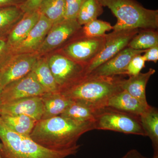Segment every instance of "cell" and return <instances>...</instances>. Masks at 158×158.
Wrapping results in <instances>:
<instances>
[{"label":"cell","mask_w":158,"mask_h":158,"mask_svg":"<svg viewBox=\"0 0 158 158\" xmlns=\"http://www.w3.org/2000/svg\"><path fill=\"white\" fill-rule=\"evenodd\" d=\"M39 56L36 52L12 55L0 67V87L3 89L31 72Z\"/></svg>","instance_id":"30bf717a"},{"label":"cell","mask_w":158,"mask_h":158,"mask_svg":"<svg viewBox=\"0 0 158 158\" xmlns=\"http://www.w3.org/2000/svg\"><path fill=\"white\" fill-rule=\"evenodd\" d=\"M117 19L114 31L158 28V10L146 9L136 0H99Z\"/></svg>","instance_id":"277c9868"},{"label":"cell","mask_w":158,"mask_h":158,"mask_svg":"<svg viewBox=\"0 0 158 158\" xmlns=\"http://www.w3.org/2000/svg\"><path fill=\"white\" fill-rule=\"evenodd\" d=\"M144 158H145V157H144ZM151 158H158V155H154L153 157Z\"/></svg>","instance_id":"8d00e7d4"},{"label":"cell","mask_w":158,"mask_h":158,"mask_svg":"<svg viewBox=\"0 0 158 158\" xmlns=\"http://www.w3.org/2000/svg\"><path fill=\"white\" fill-rule=\"evenodd\" d=\"M93 130V124L82 123L58 116L37 121L30 137L47 149L62 151L77 146L80 137Z\"/></svg>","instance_id":"6da1fadb"},{"label":"cell","mask_w":158,"mask_h":158,"mask_svg":"<svg viewBox=\"0 0 158 158\" xmlns=\"http://www.w3.org/2000/svg\"><path fill=\"white\" fill-rule=\"evenodd\" d=\"M2 89L0 87V115H1V112H2V99H1V94H2Z\"/></svg>","instance_id":"e575fe53"},{"label":"cell","mask_w":158,"mask_h":158,"mask_svg":"<svg viewBox=\"0 0 158 158\" xmlns=\"http://www.w3.org/2000/svg\"><path fill=\"white\" fill-rule=\"evenodd\" d=\"M139 30L134 29L113 31L112 33L106 34V41L103 48L98 56L87 66V74H89L99 65L127 47L130 41L138 34Z\"/></svg>","instance_id":"ba28073f"},{"label":"cell","mask_w":158,"mask_h":158,"mask_svg":"<svg viewBox=\"0 0 158 158\" xmlns=\"http://www.w3.org/2000/svg\"><path fill=\"white\" fill-rule=\"evenodd\" d=\"M26 0H0V8L9 6H20Z\"/></svg>","instance_id":"d6a6232c"},{"label":"cell","mask_w":158,"mask_h":158,"mask_svg":"<svg viewBox=\"0 0 158 158\" xmlns=\"http://www.w3.org/2000/svg\"><path fill=\"white\" fill-rule=\"evenodd\" d=\"M11 48L7 43V37H0V67L12 56Z\"/></svg>","instance_id":"f546056e"},{"label":"cell","mask_w":158,"mask_h":158,"mask_svg":"<svg viewBox=\"0 0 158 158\" xmlns=\"http://www.w3.org/2000/svg\"><path fill=\"white\" fill-rule=\"evenodd\" d=\"M2 143H0V158H2V155H1V150L2 149Z\"/></svg>","instance_id":"d590c367"},{"label":"cell","mask_w":158,"mask_h":158,"mask_svg":"<svg viewBox=\"0 0 158 158\" xmlns=\"http://www.w3.org/2000/svg\"><path fill=\"white\" fill-rule=\"evenodd\" d=\"M146 136L139 116L106 107L95 112L94 130Z\"/></svg>","instance_id":"5b68a950"},{"label":"cell","mask_w":158,"mask_h":158,"mask_svg":"<svg viewBox=\"0 0 158 158\" xmlns=\"http://www.w3.org/2000/svg\"><path fill=\"white\" fill-rule=\"evenodd\" d=\"M43 0H26L20 6L24 13L38 10L40 4Z\"/></svg>","instance_id":"4dcf8cb0"},{"label":"cell","mask_w":158,"mask_h":158,"mask_svg":"<svg viewBox=\"0 0 158 158\" xmlns=\"http://www.w3.org/2000/svg\"><path fill=\"white\" fill-rule=\"evenodd\" d=\"M144 156L137 150L132 149L128 152L122 158H144Z\"/></svg>","instance_id":"836d02e7"},{"label":"cell","mask_w":158,"mask_h":158,"mask_svg":"<svg viewBox=\"0 0 158 158\" xmlns=\"http://www.w3.org/2000/svg\"><path fill=\"white\" fill-rule=\"evenodd\" d=\"M0 118L6 126L19 135H30L37 120L26 115L2 114Z\"/></svg>","instance_id":"44dd1931"},{"label":"cell","mask_w":158,"mask_h":158,"mask_svg":"<svg viewBox=\"0 0 158 158\" xmlns=\"http://www.w3.org/2000/svg\"><path fill=\"white\" fill-rule=\"evenodd\" d=\"M48 62L59 93L68 90L87 75L85 65L63 54L52 55Z\"/></svg>","instance_id":"8992f818"},{"label":"cell","mask_w":158,"mask_h":158,"mask_svg":"<svg viewBox=\"0 0 158 158\" xmlns=\"http://www.w3.org/2000/svg\"><path fill=\"white\" fill-rule=\"evenodd\" d=\"M43 113V105L41 96H36L3 105L1 115H26L39 121L42 118Z\"/></svg>","instance_id":"5bb4252c"},{"label":"cell","mask_w":158,"mask_h":158,"mask_svg":"<svg viewBox=\"0 0 158 158\" xmlns=\"http://www.w3.org/2000/svg\"><path fill=\"white\" fill-rule=\"evenodd\" d=\"M95 112L82 103L73 101L60 116L78 122L94 125Z\"/></svg>","instance_id":"603a6c76"},{"label":"cell","mask_w":158,"mask_h":158,"mask_svg":"<svg viewBox=\"0 0 158 158\" xmlns=\"http://www.w3.org/2000/svg\"><path fill=\"white\" fill-rule=\"evenodd\" d=\"M103 12V6L99 0H85L79 11L77 20L80 25L84 26L97 19Z\"/></svg>","instance_id":"484cf974"},{"label":"cell","mask_w":158,"mask_h":158,"mask_svg":"<svg viewBox=\"0 0 158 158\" xmlns=\"http://www.w3.org/2000/svg\"><path fill=\"white\" fill-rule=\"evenodd\" d=\"M124 75L97 76L88 74L62 94L74 102L82 103L96 111L106 107L109 100L123 90Z\"/></svg>","instance_id":"7a4b0ae2"},{"label":"cell","mask_w":158,"mask_h":158,"mask_svg":"<svg viewBox=\"0 0 158 158\" xmlns=\"http://www.w3.org/2000/svg\"><path fill=\"white\" fill-rule=\"evenodd\" d=\"M77 20H65L52 26L36 52L42 54L65 44L81 31Z\"/></svg>","instance_id":"8fae6325"},{"label":"cell","mask_w":158,"mask_h":158,"mask_svg":"<svg viewBox=\"0 0 158 158\" xmlns=\"http://www.w3.org/2000/svg\"><path fill=\"white\" fill-rule=\"evenodd\" d=\"M145 51L138 50L127 47L89 74L103 77L126 75L127 68L131 59L136 55L143 53Z\"/></svg>","instance_id":"7c38bea8"},{"label":"cell","mask_w":158,"mask_h":158,"mask_svg":"<svg viewBox=\"0 0 158 158\" xmlns=\"http://www.w3.org/2000/svg\"><path fill=\"white\" fill-rule=\"evenodd\" d=\"M143 57L145 61H151L156 63L158 60V46L146 50L144 52Z\"/></svg>","instance_id":"1f68e13d"},{"label":"cell","mask_w":158,"mask_h":158,"mask_svg":"<svg viewBox=\"0 0 158 158\" xmlns=\"http://www.w3.org/2000/svg\"><path fill=\"white\" fill-rule=\"evenodd\" d=\"M157 46V31L152 29H141L130 41L127 47L138 50H146Z\"/></svg>","instance_id":"d4e9b609"},{"label":"cell","mask_w":158,"mask_h":158,"mask_svg":"<svg viewBox=\"0 0 158 158\" xmlns=\"http://www.w3.org/2000/svg\"><path fill=\"white\" fill-rule=\"evenodd\" d=\"M113 30L110 23L101 20L94 19L82 27V35L88 37H101L106 36V32Z\"/></svg>","instance_id":"4316f807"},{"label":"cell","mask_w":158,"mask_h":158,"mask_svg":"<svg viewBox=\"0 0 158 158\" xmlns=\"http://www.w3.org/2000/svg\"><path fill=\"white\" fill-rule=\"evenodd\" d=\"M38 10L53 25L64 19L65 0H43Z\"/></svg>","instance_id":"cb8c5ba5"},{"label":"cell","mask_w":158,"mask_h":158,"mask_svg":"<svg viewBox=\"0 0 158 158\" xmlns=\"http://www.w3.org/2000/svg\"><path fill=\"white\" fill-rule=\"evenodd\" d=\"M145 59L141 54L135 56L127 65L126 74L129 77L137 75L145 67Z\"/></svg>","instance_id":"f1b7e54d"},{"label":"cell","mask_w":158,"mask_h":158,"mask_svg":"<svg viewBox=\"0 0 158 158\" xmlns=\"http://www.w3.org/2000/svg\"><path fill=\"white\" fill-rule=\"evenodd\" d=\"M150 106L145 105L124 90L114 94L108 101L106 107L140 116Z\"/></svg>","instance_id":"9a60e30c"},{"label":"cell","mask_w":158,"mask_h":158,"mask_svg":"<svg viewBox=\"0 0 158 158\" xmlns=\"http://www.w3.org/2000/svg\"><path fill=\"white\" fill-rule=\"evenodd\" d=\"M105 36L88 37L81 33L79 39L69 43L63 48L62 54L87 68L102 49L106 41Z\"/></svg>","instance_id":"52a82bcc"},{"label":"cell","mask_w":158,"mask_h":158,"mask_svg":"<svg viewBox=\"0 0 158 158\" xmlns=\"http://www.w3.org/2000/svg\"><path fill=\"white\" fill-rule=\"evenodd\" d=\"M52 26L47 18L40 14L39 20L27 37L19 44L11 48L12 55L37 52Z\"/></svg>","instance_id":"4fadbf2b"},{"label":"cell","mask_w":158,"mask_h":158,"mask_svg":"<svg viewBox=\"0 0 158 158\" xmlns=\"http://www.w3.org/2000/svg\"><path fill=\"white\" fill-rule=\"evenodd\" d=\"M141 125L152 142L154 155H158V111L150 106L140 116Z\"/></svg>","instance_id":"d6986e66"},{"label":"cell","mask_w":158,"mask_h":158,"mask_svg":"<svg viewBox=\"0 0 158 158\" xmlns=\"http://www.w3.org/2000/svg\"><path fill=\"white\" fill-rule=\"evenodd\" d=\"M38 10L24 14L7 36V43L10 48L16 46L27 37L39 20Z\"/></svg>","instance_id":"2e32d148"},{"label":"cell","mask_w":158,"mask_h":158,"mask_svg":"<svg viewBox=\"0 0 158 158\" xmlns=\"http://www.w3.org/2000/svg\"><path fill=\"white\" fill-rule=\"evenodd\" d=\"M32 71L46 93L59 92L58 86L49 66L48 60L39 58L33 66Z\"/></svg>","instance_id":"ffe728a7"},{"label":"cell","mask_w":158,"mask_h":158,"mask_svg":"<svg viewBox=\"0 0 158 158\" xmlns=\"http://www.w3.org/2000/svg\"><path fill=\"white\" fill-rule=\"evenodd\" d=\"M155 69H149L145 73H141L125 79L122 84L123 90L139 100L142 103L148 105L146 96V87L150 78L155 73Z\"/></svg>","instance_id":"e0dca14e"},{"label":"cell","mask_w":158,"mask_h":158,"mask_svg":"<svg viewBox=\"0 0 158 158\" xmlns=\"http://www.w3.org/2000/svg\"><path fill=\"white\" fill-rule=\"evenodd\" d=\"M24 14L19 6L0 8V37L7 36Z\"/></svg>","instance_id":"7402d4cb"},{"label":"cell","mask_w":158,"mask_h":158,"mask_svg":"<svg viewBox=\"0 0 158 158\" xmlns=\"http://www.w3.org/2000/svg\"><path fill=\"white\" fill-rule=\"evenodd\" d=\"M45 93L31 71L25 76L11 82L3 88L1 99L4 105L27 98L41 96Z\"/></svg>","instance_id":"9c48e42d"},{"label":"cell","mask_w":158,"mask_h":158,"mask_svg":"<svg viewBox=\"0 0 158 158\" xmlns=\"http://www.w3.org/2000/svg\"><path fill=\"white\" fill-rule=\"evenodd\" d=\"M0 139L2 147V158H65L76 154L80 145L70 149L54 151L37 144L30 135L15 132L3 123L0 118Z\"/></svg>","instance_id":"3957f363"},{"label":"cell","mask_w":158,"mask_h":158,"mask_svg":"<svg viewBox=\"0 0 158 158\" xmlns=\"http://www.w3.org/2000/svg\"><path fill=\"white\" fill-rule=\"evenodd\" d=\"M41 98L43 105L41 119L60 116L73 102L59 92L46 93Z\"/></svg>","instance_id":"ac0fdd59"},{"label":"cell","mask_w":158,"mask_h":158,"mask_svg":"<svg viewBox=\"0 0 158 158\" xmlns=\"http://www.w3.org/2000/svg\"><path fill=\"white\" fill-rule=\"evenodd\" d=\"M85 0H65L64 19L77 20L81 7Z\"/></svg>","instance_id":"83f0119b"}]
</instances>
